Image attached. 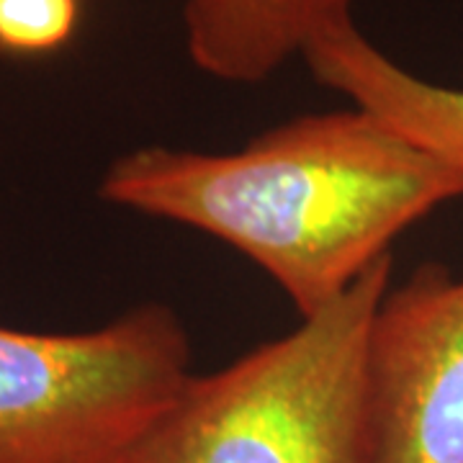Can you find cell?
<instances>
[{
  "instance_id": "5",
  "label": "cell",
  "mask_w": 463,
  "mask_h": 463,
  "mask_svg": "<svg viewBox=\"0 0 463 463\" xmlns=\"http://www.w3.org/2000/svg\"><path fill=\"white\" fill-rule=\"evenodd\" d=\"M317 83L379 116L432 157L463 173V88L432 83L394 62L355 21L322 32L301 57Z\"/></svg>"
},
{
  "instance_id": "1",
  "label": "cell",
  "mask_w": 463,
  "mask_h": 463,
  "mask_svg": "<svg viewBox=\"0 0 463 463\" xmlns=\"http://www.w3.org/2000/svg\"><path fill=\"white\" fill-rule=\"evenodd\" d=\"M99 194L230 245L307 319L389 258L412 224L461 199L463 173L350 106L297 116L230 152H124Z\"/></svg>"
},
{
  "instance_id": "4",
  "label": "cell",
  "mask_w": 463,
  "mask_h": 463,
  "mask_svg": "<svg viewBox=\"0 0 463 463\" xmlns=\"http://www.w3.org/2000/svg\"><path fill=\"white\" fill-rule=\"evenodd\" d=\"M368 394L379 463H463V276L425 263L386 288Z\"/></svg>"
},
{
  "instance_id": "6",
  "label": "cell",
  "mask_w": 463,
  "mask_h": 463,
  "mask_svg": "<svg viewBox=\"0 0 463 463\" xmlns=\"http://www.w3.org/2000/svg\"><path fill=\"white\" fill-rule=\"evenodd\" d=\"M350 18L353 0H183L191 62L234 85L263 83Z\"/></svg>"
},
{
  "instance_id": "3",
  "label": "cell",
  "mask_w": 463,
  "mask_h": 463,
  "mask_svg": "<svg viewBox=\"0 0 463 463\" xmlns=\"http://www.w3.org/2000/svg\"><path fill=\"white\" fill-rule=\"evenodd\" d=\"M194 373L191 335L165 304L96 330L0 325V463H134Z\"/></svg>"
},
{
  "instance_id": "7",
  "label": "cell",
  "mask_w": 463,
  "mask_h": 463,
  "mask_svg": "<svg viewBox=\"0 0 463 463\" xmlns=\"http://www.w3.org/2000/svg\"><path fill=\"white\" fill-rule=\"evenodd\" d=\"M80 24V0H0V54L39 57L65 47Z\"/></svg>"
},
{
  "instance_id": "2",
  "label": "cell",
  "mask_w": 463,
  "mask_h": 463,
  "mask_svg": "<svg viewBox=\"0 0 463 463\" xmlns=\"http://www.w3.org/2000/svg\"><path fill=\"white\" fill-rule=\"evenodd\" d=\"M394 255L345 297L214 373H194L134 463H379L368 332Z\"/></svg>"
}]
</instances>
